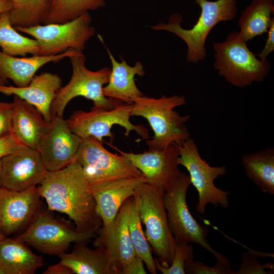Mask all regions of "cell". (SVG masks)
<instances>
[{"label": "cell", "instance_id": "27", "mask_svg": "<svg viewBox=\"0 0 274 274\" xmlns=\"http://www.w3.org/2000/svg\"><path fill=\"white\" fill-rule=\"evenodd\" d=\"M11 24L9 11L0 15V47L2 51L9 55L25 56L27 54L39 55L40 45L36 39L19 33Z\"/></svg>", "mask_w": 274, "mask_h": 274}, {"label": "cell", "instance_id": "12", "mask_svg": "<svg viewBox=\"0 0 274 274\" xmlns=\"http://www.w3.org/2000/svg\"><path fill=\"white\" fill-rule=\"evenodd\" d=\"M76 160L90 184L142 176L125 157L110 152L92 136L82 139Z\"/></svg>", "mask_w": 274, "mask_h": 274}, {"label": "cell", "instance_id": "14", "mask_svg": "<svg viewBox=\"0 0 274 274\" xmlns=\"http://www.w3.org/2000/svg\"><path fill=\"white\" fill-rule=\"evenodd\" d=\"M38 186L14 191L0 186V228L4 235L24 231L41 211Z\"/></svg>", "mask_w": 274, "mask_h": 274}, {"label": "cell", "instance_id": "6", "mask_svg": "<svg viewBox=\"0 0 274 274\" xmlns=\"http://www.w3.org/2000/svg\"><path fill=\"white\" fill-rule=\"evenodd\" d=\"M73 73L70 81L58 91L51 106L53 116L63 117L65 107L73 98L82 96L93 101V107L111 109L122 101L106 97L103 87L109 81L111 70L108 67L91 71L85 66L82 51L70 56Z\"/></svg>", "mask_w": 274, "mask_h": 274}, {"label": "cell", "instance_id": "1", "mask_svg": "<svg viewBox=\"0 0 274 274\" xmlns=\"http://www.w3.org/2000/svg\"><path fill=\"white\" fill-rule=\"evenodd\" d=\"M38 188L48 209L67 215L79 231L96 233L101 226L90 185L77 160L61 169L47 171Z\"/></svg>", "mask_w": 274, "mask_h": 274}, {"label": "cell", "instance_id": "28", "mask_svg": "<svg viewBox=\"0 0 274 274\" xmlns=\"http://www.w3.org/2000/svg\"><path fill=\"white\" fill-rule=\"evenodd\" d=\"M127 201L128 229L135 253L142 259L148 271L152 274H156L157 271L155 260L151 247L142 228L136 198L133 195L128 198Z\"/></svg>", "mask_w": 274, "mask_h": 274}, {"label": "cell", "instance_id": "38", "mask_svg": "<svg viewBox=\"0 0 274 274\" xmlns=\"http://www.w3.org/2000/svg\"><path fill=\"white\" fill-rule=\"evenodd\" d=\"M43 274H74V273L69 267L59 262L56 264L49 266Z\"/></svg>", "mask_w": 274, "mask_h": 274}, {"label": "cell", "instance_id": "21", "mask_svg": "<svg viewBox=\"0 0 274 274\" xmlns=\"http://www.w3.org/2000/svg\"><path fill=\"white\" fill-rule=\"evenodd\" d=\"M86 243H75L71 253L63 252L58 256L60 262L69 267L74 274H119L115 263L108 251L101 247L88 248Z\"/></svg>", "mask_w": 274, "mask_h": 274}, {"label": "cell", "instance_id": "26", "mask_svg": "<svg viewBox=\"0 0 274 274\" xmlns=\"http://www.w3.org/2000/svg\"><path fill=\"white\" fill-rule=\"evenodd\" d=\"M242 163L247 176L262 192L274 194V149L246 154Z\"/></svg>", "mask_w": 274, "mask_h": 274}, {"label": "cell", "instance_id": "3", "mask_svg": "<svg viewBox=\"0 0 274 274\" xmlns=\"http://www.w3.org/2000/svg\"><path fill=\"white\" fill-rule=\"evenodd\" d=\"M201 8V13L192 28H182L180 23L182 16L179 13L172 15L168 23L150 26L154 30H165L175 33L187 46L186 60L197 63L206 56L205 43L212 28L221 21H230L236 16V0H195Z\"/></svg>", "mask_w": 274, "mask_h": 274}, {"label": "cell", "instance_id": "19", "mask_svg": "<svg viewBox=\"0 0 274 274\" xmlns=\"http://www.w3.org/2000/svg\"><path fill=\"white\" fill-rule=\"evenodd\" d=\"M60 77L49 72L35 75L29 84L23 87L0 85V93L6 95H16L35 107L44 119L52 121L51 106L61 87Z\"/></svg>", "mask_w": 274, "mask_h": 274}, {"label": "cell", "instance_id": "34", "mask_svg": "<svg viewBox=\"0 0 274 274\" xmlns=\"http://www.w3.org/2000/svg\"><path fill=\"white\" fill-rule=\"evenodd\" d=\"M24 146H26L18 140L11 130L0 137V159L17 152Z\"/></svg>", "mask_w": 274, "mask_h": 274}, {"label": "cell", "instance_id": "13", "mask_svg": "<svg viewBox=\"0 0 274 274\" xmlns=\"http://www.w3.org/2000/svg\"><path fill=\"white\" fill-rule=\"evenodd\" d=\"M110 146L140 170L147 184L164 192L182 173L177 163L180 151L177 144H172L163 149L148 150L140 153L124 152L112 145Z\"/></svg>", "mask_w": 274, "mask_h": 274}, {"label": "cell", "instance_id": "22", "mask_svg": "<svg viewBox=\"0 0 274 274\" xmlns=\"http://www.w3.org/2000/svg\"><path fill=\"white\" fill-rule=\"evenodd\" d=\"M70 49L53 56L32 55L29 57H16L0 51V78L11 80L17 87L27 86L42 66L50 62H57L70 57L78 52Z\"/></svg>", "mask_w": 274, "mask_h": 274}, {"label": "cell", "instance_id": "36", "mask_svg": "<svg viewBox=\"0 0 274 274\" xmlns=\"http://www.w3.org/2000/svg\"><path fill=\"white\" fill-rule=\"evenodd\" d=\"M144 262L136 255L135 257L121 270L120 274H146Z\"/></svg>", "mask_w": 274, "mask_h": 274}, {"label": "cell", "instance_id": "37", "mask_svg": "<svg viewBox=\"0 0 274 274\" xmlns=\"http://www.w3.org/2000/svg\"><path fill=\"white\" fill-rule=\"evenodd\" d=\"M267 32V38L265 46L258 55L261 60L266 59L267 56L274 50V22L272 23Z\"/></svg>", "mask_w": 274, "mask_h": 274}, {"label": "cell", "instance_id": "42", "mask_svg": "<svg viewBox=\"0 0 274 274\" xmlns=\"http://www.w3.org/2000/svg\"><path fill=\"white\" fill-rule=\"evenodd\" d=\"M0 274H5V271L0 267Z\"/></svg>", "mask_w": 274, "mask_h": 274}, {"label": "cell", "instance_id": "11", "mask_svg": "<svg viewBox=\"0 0 274 274\" xmlns=\"http://www.w3.org/2000/svg\"><path fill=\"white\" fill-rule=\"evenodd\" d=\"M49 211H40L17 237L42 253L58 256L65 252L72 243L87 244L96 236L94 232L79 231L67 222L54 218Z\"/></svg>", "mask_w": 274, "mask_h": 274}, {"label": "cell", "instance_id": "39", "mask_svg": "<svg viewBox=\"0 0 274 274\" xmlns=\"http://www.w3.org/2000/svg\"><path fill=\"white\" fill-rule=\"evenodd\" d=\"M12 5L11 0H0V15L5 12L9 11Z\"/></svg>", "mask_w": 274, "mask_h": 274}, {"label": "cell", "instance_id": "9", "mask_svg": "<svg viewBox=\"0 0 274 274\" xmlns=\"http://www.w3.org/2000/svg\"><path fill=\"white\" fill-rule=\"evenodd\" d=\"M190 185L189 176L182 172L164 192L163 203L170 229L176 241L199 245L217 259L222 255L214 250L208 242V228L201 226L189 210L186 196Z\"/></svg>", "mask_w": 274, "mask_h": 274}, {"label": "cell", "instance_id": "24", "mask_svg": "<svg viewBox=\"0 0 274 274\" xmlns=\"http://www.w3.org/2000/svg\"><path fill=\"white\" fill-rule=\"evenodd\" d=\"M43 264V257L17 237L0 241V267L5 274H33Z\"/></svg>", "mask_w": 274, "mask_h": 274}, {"label": "cell", "instance_id": "15", "mask_svg": "<svg viewBox=\"0 0 274 274\" xmlns=\"http://www.w3.org/2000/svg\"><path fill=\"white\" fill-rule=\"evenodd\" d=\"M1 160V186L10 190L38 186L47 172L38 151L27 146Z\"/></svg>", "mask_w": 274, "mask_h": 274}, {"label": "cell", "instance_id": "32", "mask_svg": "<svg viewBox=\"0 0 274 274\" xmlns=\"http://www.w3.org/2000/svg\"><path fill=\"white\" fill-rule=\"evenodd\" d=\"M213 266H209L201 261L189 260L185 263V273L188 274H235L231 265L224 256L216 259Z\"/></svg>", "mask_w": 274, "mask_h": 274}, {"label": "cell", "instance_id": "25", "mask_svg": "<svg viewBox=\"0 0 274 274\" xmlns=\"http://www.w3.org/2000/svg\"><path fill=\"white\" fill-rule=\"evenodd\" d=\"M273 0H252L238 20L240 37L246 42L267 32L274 22Z\"/></svg>", "mask_w": 274, "mask_h": 274}, {"label": "cell", "instance_id": "23", "mask_svg": "<svg viewBox=\"0 0 274 274\" xmlns=\"http://www.w3.org/2000/svg\"><path fill=\"white\" fill-rule=\"evenodd\" d=\"M106 49L111 61L112 70L108 83L103 87V93L108 98L132 104V98L144 95L134 81L136 75L144 76L143 65L140 61L136 62L133 66L129 65L124 59L118 62L109 49L106 47Z\"/></svg>", "mask_w": 274, "mask_h": 274}, {"label": "cell", "instance_id": "41", "mask_svg": "<svg viewBox=\"0 0 274 274\" xmlns=\"http://www.w3.org/2000/svg\"><path fill=\"white\" fill-rule=\"evenodd\" d=\"M7 81H5L1 78H0V85H5L6 82Z\"/></svg>", "mask_w": 274, "mask_h": 274}, {"label": "cell", "instance_id": "43", "mask_svg": "<svg viewBox=\"0 0 274 274\" xmlns=\"http://www.w3.org/2000/svg\"><path fill=\"white\" fill-rule=\"evenodd\" d=\"M1 160L0 159V173H1ZM0 186H1V184H0Z\"/></svg>", "mask_w": 274, "mask_h": 274}, {"label": "cell", "instance_id": "10", "mask_svg": "<svg viewBox=\"0 0 274 274\" xmlns=\"http://www.w3.org/2000/svg\"><path fill=\"white\" fill-rule=\"evenodd\" d=\"M89 12L63 23L40 24L31 27L16 26L19 31L28 34L40 45L39 55H56L72 49L82 51L86 42L95 32Z\"/></svg>", "mask_w": 274, "mask_h": 274}, {"label": "cell", "instance_id": "30", "mask_svg": "<svg viewBox=\"0 0 274 274\" xmlns=\"http://www.w3.org/2000/svg\"><path fill=\"white\" fill-rule=\"evenodd\" d=\"M49 2L45 24L65 23L106 4V0H49Z\"/></svg>", "mask_w": 274, "mask_h": 274}, {"label": "cell", "instance_id": "8", "mask_svg": "<svg viewBox=\"0 0 274 274\" xmlns=\"http://www.w3.org/2000/svg\"><path fill=\"white\" fill-rule=\"evenodd\" d=\"M177 145L180 151L177 163L187 169L191 184L198 193L196 211L203 214L208 204L215 207L219 204L224 209L228 208L230 192L217 187L214 184L216 179L226 174V167L211 166L203 160L197 144L191 137Z\"/></svg>", "mask_w": 274, "mask_h": 274}, {"label": "cell", "instance_id": "33", "mask_svg": "<svg viewBox=\"0 0 274 274\" xmlns=\"http://www.w3.org/2000/svg\"><path fill=\"white\" fill-rule=\"evenodd\" d=\"M258 252L248 251L242 256V263L239 266V270L235 274H269L270 271L266 269H269L274 271L273 262L262 264L257 258L259 257Z\"/></svg>", "mask_w": 274, "mask_h": 274}, {"label": "cell", "instance_id": "40", "mask_svg": "<svg viewBox=\"0 0 274 274\" xmlns=\"http://www.w3.org/2000/svg\"><path fill=\"white\" fill-rule=\"evenodd\" d=\"M5 237V235H4V234L3 233V232H2L0 228V241L3 238H4Z\"/></svg>", "mask_w": 274, "mask_h": 274}, {"label": "cell", "instance_id": "18", "mask_svg": "<svg viewBox=\"0 0 274 274\" xmlns=\"http://www.w3.org/2000/svg\"><path fill=\"white\" fill-rule=\"evenodd\" d=\"M144 183L146 180L142 176L90 184L102 226H107L113 222L124 202Z\"/></svg>", "mask_w": 274, "mask_h": 274}, {"label": "cell", "instance_id": "5", "mask_svg": "<svg viewBox=\"0 0 274 274\" xmlns=\"http://www.w3.org/2000/svg\"><path fill=\"white\" fill-rule=\"evenodd\" d=\"M164 191L146 183L135 190V197L145 235L152 252L163 267L171 264L176 242L170 229L163 203Z\"/></svg>", "mask_w": 274, "mask_h": 274}, {"label": "cell", "instance_id": "20", "mask_svg": "<svg viewBox=\"0 0 274 274\" xmlns=\"http://www.w3.org/2000/svg\"><path fill=\"white\" fill-rule=\"evenodd\" d=\"M12 131L24 145L37 150L43 137L52 126L33 106L14 95Z\"/></svg>", "mask_w": 274, "mask_h": 274}, {"label": "cell", "instance_id": "17", "mask_svg": "<svg viewBox=\"0 0 274 274\" xmlns=\"http://www.w3.org/2000/svg\"><path fill=\"white\" fill-rule=\"evenodd\" d=\"M127 200L120 208L113 222L101 226L93 241L95 247L105 249L113 258L121 273L122 269L136 255L132 244L127 226Z\"/></svg>", "mask_w": 274, "mask_h": 274}, {"label": "cell", "instance_id": "35", "mask_svg": "<svg viewBox=\"0 0 274 274\" xmlns=\"http://www.w3.org/2000/svg\"><path fill=\"white\" fill-rule=\"evenodd\" d=\"M13 102L0 101V137L12 130Z\"/></svg>", "mask_w": 274, "mask_h": 274}, {"label": "cell", "instance_id": "4", "mask_svg": "<svg viewBox=\"0 0 274 274\" xmlns=\"http://www.w3.org/2000/svg\"><path fill=\"white\" fill-rule=\"evenodd\" d=\"M213 48L214 68L235 87L244 88L253 82H261L268 75L269 62L267 59H257L238 31L229 33L223 42L214 43Z\"/></svg>", "mask_w": 274, "mask_h": 274}, {"label": "cell", "instance_id": "31", "mask_svg": "<svg viewBox=\"0 0 274 274\" xmlns=\"http://www.w3.org/2000/svg\"><path fill=\"white\" fill-rule=\"evenodd\" d=\"M176 242L174 256L168 267H163L156 258L154 259L157 271L162 274H185V262L194 259L193 250L191 244L185 242Z\"/></svg>", "mask_w": 274, "mask_h": 274}, {"label": "cell", "instance_id": "2", "mask_svg": "<svg viewBox=\"0 0 274 274\" xmlns=\"http://www.w3.org/2000/svg\"><path fill=\"white\" fill-rule=\"evenodd\" d=\"M131 116L142 117L148 121L154 135L146 140L148 150L163 149L170 145L179 144L190 138L186 125L190 117L175 110L186 104L183 95H162L156 98L144 95L131 99Z\"/></svg>", "mask_w": 274, "mask_h": 274}, {"label": "cell", "instance_id": "29", "mask_svg": "<svg viewBox=\"0 0 274 274\" xmlns=\"http://www.w3.org/2000/svg\"><path fill=\"white\" fill-rule=\"evenodd\" d=\"M9 11L11 24L28 27L45 24L49 9V0H11Z\"/></svg>", "mask_w": 274, "mask_h": 274}, {"label": "cell", "instance_id": "16", "mask_svg": "<svg viewBox=\"0 0 274 274\" xmlns=\"http://www.w3.org/2000/svg\"><path fill=\"white\" fill-rule=\"evenodd\" d=\"M82 140L70 130L63 117H53L50 129L37 149L47 171L61 169L75 161Z\"/></svg>", "mask_w": 274, "mask_h": 274}, {"label": "cell", "instance_id": "7", "mask_svg": "<svg viewBox=\"0 0 274 274\" xmlns=\"http://www.w3.org/2000/svg\"><path fill=\"white\" fill-rule=\"evenodd\" d=\"M132 108V104L121 102L111 109L93 107L89 112L77 110L66 122L70 130L81 139L92 136L101 143L105 137L113 142L114 134L111 129L115 125L124 128L126 136L134 131L142 139H149V130L145 126L131 122Z\"/></svg>", "mask_w": 274, "mask_h": 274}]
</instances>
